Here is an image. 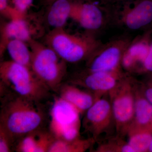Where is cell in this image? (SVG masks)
Masks as SVG:
<instances>
[{
  "instance_id": "cell-1",
  "label": "cell",
  "mask_w": 152,
  "mask_h": 152,
  "mask_svg": "<svg viewBox=\"0 0 152 152\" xmlns=\"http://www.w3.org/2000/svg\"><path fill=\"white\" fill-rule=\"evenodd\" d=\"M10 91L1 93L0 126L7 131L15 142L29 133L42 129L45 120L43 110L37 102Z\"/></svg>"
},
{
  "instance_id": "cell-2",
  "label": "cell",
  "mask_w": 152,
  "mask_h": 152,
  "mask_svg": "<svg viewBox=\"0 0 152 152\" xmlns=\"http://www.w3.org/2000/svg\"><path fill=\"white\" fill-rule=\"evenodd\" d=\"M1 85L20 96L40 103L48 97L50 89L30 68L14 61L0 64Z\"/></svg>"
},
{
  "instance_id": "cell-3",
  "label": "cell",
  "mask_w": 152,
  "mask_h": 152,
  "mask_svg": "<svg viewBox=\"0 0 152 152\" xmlns=\"http://www.w3.org/2000/svg\"><path fill=\"white\" fill-rule=\"evenodd\" d=\"M31 69L50 91L57 93L66 74V62L51 48L33 39L28 43Z\"/></svg>"
},
{
  "instance_id": "cell-4",
  "label": "cell",
  "mask_w": 152,
  "mask_h": 152,
  "mask_svg": "<svg viewBox=\"0 0 152 152\" xmlns=\"http://www.w3.org/2000/svg\"><path fill=\"white\" fill-rule=\"evenodd\" d=\"M80 115L72 104L56 96L50 111L49 132L56 140L72 141L80 138Z\"/></svg>"
},
{
  "instance_id": "cell-5",
  "label": "cell",
  "mask_w": 152,
  "mask_h": 152,
  "mask_svg": "<svg viewBox=\"0 0 152 152\" xmlns=\"http://www.w3.org/2000/svg\"><path fill=\"white\" fill-rule=\"evenodd\" d=\"M45 42L66 63L83 60L93 46L90 40L67 32L64 28L53 29L46 35Z\"/></svg>"
},
{
  "instance_id": "cell-6",
  "label": "cell",
  "mask_w": 152,
  "mask_h": 152,
  "mask_svg": "<svg viewBox=\"0 0 152 152\" xmlns=\"http://www.w3.org/2000/svg\"><path fill=\"white\" fill-rule=\"evenodd\" d=\"M135 85L128 81L119 82L109 92L116 129L120 136L127 134L134 112Z\"/></svg>"
},
{
  "instance_id": "cell-7",
  "label": "cell",
  "mask_w": 152,
  "mask_h": 152,
  "mask_svg": "<svg viewBox=\"0 0 152 152\" xmlns=\"http://www.w3.org/2000/svg\"><path fill=\"white\" fill-rule=\"evenodd\" d=\"M44 34L42 19L34 15H29L21 18L10 20L1 25L0 56L2 57L9 41L20 40L28 43L37 40Z\"/></svg>"
},
{
  "instance_id": "cell-8",
  "label": "cell",
  "mask_w": 152,
  "mask_h": 152,
  "mask_svg": "<svg viewBox=\"0 0 152 152\" xmlns=\"http://www.w3.org/2000/svg\"><path fill=\"white\" fill-rule=\"evenodd\" d=\"M113 121L114 122L110 100L101 97L85 113L83 126L96 141L108 130Z\"/></svg>"
},
{
  "instance_id": "cell-9",
  "label": "cell",
  "mask_w": 152,
  "mask_h": 152,
  "mask_svg": "<svg viewBox=\"0 0 152 152\" xmlns=\"http://www.w3.org/2000/svg\"><path fill=\"white\" fill-rule=\"evenodd\" d=\"M119 82L113 73L89 71L83 76L72 79L69 83L85 88L101 98L115 88Z\"/></svg>"
},
{
  "instance_id": "cell-10",
  "label": "cell",
  "mask_w": 152,
  "mask_h": 152,
  "mask_svg": "<svg viewBox=\"0 0 152 152\" xmlns=\"http://www.w3.org/2000/svg\"><path fill=\"white\" fill-rule=\"evenodd\" d=\"M57 93L59 96L72 104L81 115L86 112L100 97L88 90H83L71 84L62 83Z\"/></svg>"
},
{
  "instance_id": "cell-11",
  "label": "cell",
  "mask_w": 152,
  "mask_h": 152,
  "mask_svg": "<svg viewBox=\"0 0 152 152\" xmlns=\"http://www.w3.org/2000/svg\"><path fill=\"white\" fill-rule=\"evenodd\" d=\"M70 18L88 30L97 29L102 23V13L100 9L92 3L75 1Z\"/></svg>"
},
{
  "instance_id": "cell-12",
  "label": "cell",
  "mask_w": 152,
  "mask_h": 152,
  "mask_svg": "<svg viewBox=\"0 0 152 152\" xmlns=\"http://www.w3.org/2000/svg\"><path fill=\"white\" fill-rule=\"evenodd\" d=\"M75 2L73 0H56L48 5L46 15L48 24L53 29L64 28L70 18Z\"/></svg>"
},
{
  "instance_id": "cell-13",
  "label": "cell",
  "mask_w": 152,
  "mask_h": 152,
  "mask_svg": "<svg viewBox=\"0 0 152 152\" xmlns=\"http://www.w3.org/2000/svg\"><path fill=\"white\" fill-rule=\"evenodd\" d=\"M126 23L131 29L137 30L152 23V0H138L128 13Z\"/></svg>"
},
{
  "instance_id": "cell-14",
  "label": "cell",
  "mask_w": 152,
  "mask_h": 152,
  "mask_svg": "<svg viewBox=\"0 0 152 152\" xmlns=\"http://www.w3.org/2000/svg\"><path fill=\"white\" fill-rule=\"evenodd\" d=\"M121 56V50L116 47L106 49L90 63L89 71L112 73L118 65Z\"/></svg>"
},
{
  "instance_id": "cell-15",
  "label": "cell",
  "mask_w": 152,
  "mask_h": 152,
  "mask_svg": "<svg viewBox=\"0 0 152 152\" xmlns=\"http://www.w3.org/2000/svg\"><path fill=\"white\" fill-rule=\"evenodd\" d=\"M134 112L132 123L130 128H144L152 121V104L143 97L135 85Z\"/></svg>"
},
{
  "instance_id": "cell-16",
  "label": "cell",
  "mask_w": 152,
  "mask_h": 152,
  "mask_svg": "<svg viewBox=\"0 0 152 152\" xmlns=\"http://www.w3.org/2000/svg\"><path fill=\"white\" fill-rule=\"evenodd\" d=\"M28 45L23 41L13 39L9 41L6 50L8 52L12 61L31 69V54Z\"/></svg>"
},
{
  "instance_id": "cell-17",
  "label": "cell",
  "mask_w": 152,
  "mask_h": 152,
  "mask_svg": "<svg viewBox=\"0 0 152 152\" xmlns=\"http://www.w3.org/2000/svg\"><path fill=\"white\" fill-rule=\"evenodd\" d=\"M95 141L92 138L82 139L81 138L72 141L55 139L48 152H83L91 146Z\"/></svg>"
},
{
  "instance_id": "cell-18",
  "label": "cell",
  "mask_w": 152,
  "mask_h": 152,
  "mask_svg": "<svg viewBox=\"0 0 152 152\" xmlns=\"http://www.w3.org/2000/svg\"><path fill=\"white\" fill-rule=\"evenodd\" d=\"M127 134L129 136L128 143L135 152L148 151L152 136L150 133L144 130V128H130Z\"/></svg>"
},
{
  "instance_id": "cell-19",
  "label": "cell",
  "mask_w": 152,
  "mask_h": 152,
  "mask_svg": "<svg viewBox=\"0 0 152 152\" xmlns=\"http://www.w3.org/2000/svg\"><path fill=\"white\" fill-rule=\"evenodd\" d=\"M41 129L29 133L18 140L14 148L15 151L18 152H35L39 133Z\"/></svg>"
},
{
  "instance_id": "cell-20",
  "label": "cell",
  "mask_w": 152,
  "mask_h": 152,
  "mask_svg": "<svg viewBox=\"0 0 152 152\" xmlns=\"http://www.w3.org/2000/svg\"><path fill=\"white\" fill-rule=\"evenodd\" d=\"M97 152H135L127 143L112 140L108 142L101 144L96 150Z\"/></svg>"
},
{
  "instance_id": "cell-21",
  "label": "cell",
  "mask_w": 152,
  "mask_h": 152,
  "mask_svg": "<svg viewBox=\"0 0 152 152\" xmlns=\"http://www.w3.org/2000/svg\"><path fill=\"white\" fill-rule=\"evenodd\" d=\"M150 44L140 43L132 46L126 54L130 57L135 63L140 62L143 64L149 50Z\"/></svg>"
},
{
  "instance_id": "cell-22",
  "label": "cell",
  "mask_w": 152,
  "mask_h": 152,
  "mask_svg": "<svg viewBox=\"0 0 152 152\" xmlns=\"http://www.w3.org/2000/svg\"><path fill=\"white\" fill-rule=\"evenodd\" d=\"M15 141L4 128L0 126V152L12 151Z\"/></svg>"
},
{
  "instance_id": "cell-23",
  "label": "cell",
  "mask_w": 152,
  "mask_h": 152,
  "mask_svg": "<svg viewBox=\"0 0 152 152\" xmlns=\"http://www.w3.org/2000/svg\"><path fill=\"white\" fill-rule=\"evenodd\" d=\"M33 2L34 0H11L12 6L19 18H24L28 15Z\"/></svg>"
},
{
  "instance_id": "cell-24",
  "label": "cell",
  "mask_w": 152,
  "mask_h": 152,
  "mask_svg": "<svg viewBox=\"0 0 152 152\" xmlns=\"http://www.w3.org/2000/svg\"><path fill=\"white\" fill-rule=\"evenodd\" d=\"M0 12L1 15L10 20L18 18L12 6L11 0H0Z\"/></svg>"
},
{
  "instance_id": "cell-25",
  "label": "cell",
  "mask_w": 152,
  "mask_h": 152,
  "mask_svg": "<svg viewBox=\"0 0 152 152\" xmlns=\"http://www.w3.org/2000/svg\"><path fill=\"white\" fill-rule=\"evenodd\" d=\"M142 64L146 70L152 72V42L150 44L148 53Z\"/></svg>"
},
{
  "instance_id": "cell-26",
  "label": "cell",
  "mask_w": 152,
  "mask_h": 152,
  "mask_svg": "<svg viewBox=\"0 0 152 152\" xmlns=\"http://www.w3.org/2000/svg\"><path fill=\"white\" fill-rule=\"evenodd\" d=\"M145 96L152 104V88H149L146 90L145 92Z\"/></svg>"
},
{
  "instance_id": "cell-27",
  "label": "cell",
  "mask_w": 152,
  "mask_h": 152,
  "mask_svg": "<svg viewBox=\"0 0 152 152\" xmlns=\"http://www.w3.org/2000/svg\"><path fill=\"white\" fill-rule=\"evenodd\" d=\"M56 1V0H42V1L45 4L48 6L50 4H51L54 1Z\"/></svg>"
},
{
  "instance_id": "cell-28",
  "label": "cell",
  "mask_w": 152,
  "mask_h": 152,
  "mask_svg": "<svg viewBox=\"0 0 152 152\" xmlns=\"http://www.w3.org/2000/svg\"><path fill=\"white\" fill-rule=\"evenodd\" d=\"M148 151H149L150 152H152V138L151 140V143H150Z\"/></svg>"
},
{
  "instance_id": "cell-29",
  "label": "cell",
  "mask_w": 152,
  "mask_h": 152,
  "mask_svg": "<svg viewBox=\"0 0 152 152\" xmlns=\"http://www.w3.org/2000/svg\"></svg>"
}]
</instances>
